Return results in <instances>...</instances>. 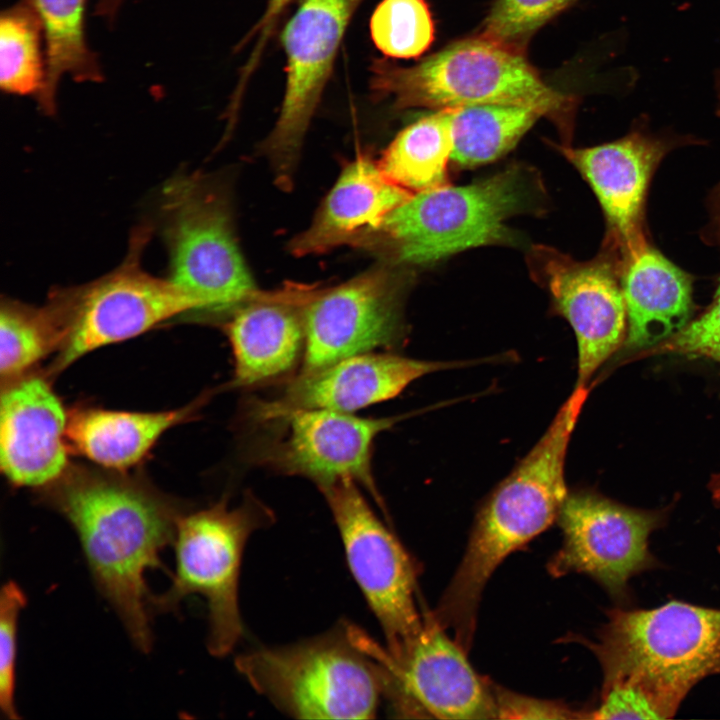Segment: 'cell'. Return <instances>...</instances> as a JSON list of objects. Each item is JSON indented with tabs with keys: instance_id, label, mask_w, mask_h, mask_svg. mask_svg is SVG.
Here are the masks:
<instances>
[{
	"instance_id": "6da1fadb",
	"label": "cell",
	"mask_w": 720,
	"mask_h": 720,
	"mask_svg": "<svg viewBox=\"0 0 720 720\" xmlns=\"http://www.w3.org/2000/svg\"><path fill=\"white\" fill-rule=\"evenodd\" d=\"M51 504L74 529L97 590L120 618L130 640L153 645L151 569L173 544L182 515L155 493L125 481L78 476L63 483Z\"/></svg>"
},
{
	"instance_id": "7a4b0ae2",
	"label": "cell",
	"mask_w": 720,
	"mask_h": 720,
	"mask_svg": "<svg viewBox=\"0 0 720 720\" xmlns=\"http://www.w3.org/2000/svg\"><path fill=\"white\" fill-rule=\"evenodd\" d=\"M587 395V387H575L539 441L480 509L464 556L435 610L445 625L474 630L492 573L557 520L569 494L564 476L568 444Z\"/></svg>"
},
{
	"instance_id": "3957f363",
	"label": "cell",
	"mask_w": 720,
	"mask_h": 720,
	"mask_svg": "<svg viewBox=\"0 0 720 720\" xmlns=\"http://www.w3.org/2000/svg\"><path fill=\"white\" fill-rule=\"evenodd\" d=\"M370 89L397 108H458L480 104L528 106L562 122L570 106L540 78L522 50L486 36L463 39L422 59L398 66L374 59Z\"/></svg>"
},
{
	"instance_id": "277c9868",
	"label": "cell",
	"mask_w": 720,
	"mask_h": 720,
	"mask_svg": "<svg viewBox=\"0 0 720 720\" xmlns=\"http://www.w3.org/2000/svg\"><path fill=\"white\" fill-rule=\"evenodd\" d=\"M607 615L598 641L590 644L603 683H641L679 709L698 682L720 674V609L671 600Z\"/></svg>"
},
{
	"instance_id": "5b68a950",
	"label": "cell",
	"mask_w": 720,
	"mask_h": 720,
	"mask_svg": "<svg viewBox=\"0 0 720 720\" xmlns=\"http://www.w3.org/2000/svg\"><path fill=\"white\" fill-rule=\"evenodd\" d=\"M236 667L257 692L302 719L373 718L387 688L384 666L352 628L240 655Z\"/></svg>"
},
{
	"instance_id": "8992f818",
	"label": "cell",
	"mask_w": 720,
	"mask_h": 720,
	"mask_svg": "<svg viewBox=\"0 0 720 720\" xmlns=\"http://www.w3.org/2000/svg\"><path fill=\"white\" fill-rule=\"evenodd\" d=\"M535 188L528 170L517 167L470 185L415 193L363 247H380L397 262L426 264L496 243L508 234L506 221L530 207Z\"/></svg>"
},
{
	"instance_id": "52a82bcc",
	"label": "cell",
	"mask_w": 720,
	"mask_h": 720,
	"mask_svg": "<svg viewBox=\"0 0 720 720\" xmlns=\"http://www.w3.org/2000/svg\"><path fill=\"white\" fill-rule=\"evenodd\" d=\"M161 215L169 279L197 311H234L261 292L237 245L226 195L208 177L183 173L170 179Z\"/></svg>"
},
{
	"instance_id": "ba28073f",
	"label": "cell",
	"mask_w": 720,
	"mask_h": 720,
	"mask_svg": "<svg viewBox=\"0 0 720 720\" xmlns=\"http://www.w3.org/2000/svg\"><path fill=\"white\" fill-rule=\"evenodd\" d=\"M272 520L271 511L251 496L233 509L221 502L181 516L173 542L175 572L168 589L153 595V613L176 611L186 597L201 595L208 607V650L227 655L243 633L238 606L243 550L249 536Z\"/></svg>"
},
{
	"instance_id": "9c48e42d",
	"label": "cell",
	"mask_w": 720,
	"mask_h": 720,
	"mask_svg": "<svg viewBox=\"0 0 720 720\" xmlns=\"http://www.w3.org/2000/svg\"><path fill=\"white\" fill-rule=\"evenodd\" d=\"M149 229H137L125 260L113 271L77 287L57 289L46 305L62 333L58 370L110 344L136 337L196 304L169 278L144 270L140 256Z\"/></svg>"
},
{
	"instance_id": "30bf717a",
	"label": "cell",
	"mask_w": 720,
	"mask_h": 720,
	"mask_svg": "<svg viewBox=\"0 0 720 720\" xmlns=\"http://www.w3.org/2000/svg\"><path fill=\"white\" fill-rule=\"evenodd\" d=\"M340 532L349 568L378 619L388 655L398 658L423 625L415 603V568L350 479L320 488Z\"/></svg>"
},
{
	"instance_id": "8fae6325",
	"label": "cell",
	"mask_w": 720,
	"mask_h": 720,
	"mask_svg": "<svg viewBox=\"0 0 720 720\" xmlns=\"http://www.w3.org/2000/svg\"><path fill=\"white\" fill-rule=\"evenodd\" d=\"M363 0H301L286 23L281 43L286 85L277 121L262 144L284 190L292 177L304 136L332 73L346 29Z\"/></svg>"
},
{
	"instance_id": "7c38bea8",
	"label": "cell",
	"mask_w": 720,
	"mask_h": 720,
	"mask_svg": "<svg viewBox=\"0 0 720 720\" xmlns=\"http://www.w3.org/2000/svg\"><path fill=\"white\" fill-rule=\"evenodd\" d=\"M557 520L563 542L549 564L553 576L588 575L623 600L634 576L659 565L649 538L664 525L663 511L637 509L580 491L568 494Z\"/></svg>"
},
{
	"instance_id": "4fadbf2b",
	"label": "cell",
	"mask_w": 720,
	"mask_h": 720,
	"mask_svg": "<svg viewBox=\"0 0 720 720\" xmlns=\"http://www.w3.org/2000/svg\"><path fill=\"white\" fill-rule=\"evenodd\" d=\"M305 347L300 373L356 354L390 349L403 339L398 289L374 267L331 288H316L303 309Z\"/></svg>"
},
{
	"instance_id": "5bb4252c",
	"label": "cell",
	"mask_w": 720,
	"mask_h": 720,
	"mask_svg": "<svg viewBox=\"0 0 720 720\" xmlns=\"http://www.w3.org/2000/svg\"><path fill=\"white\" fill-rule=\"evenodd\" d=\"M399 417H358L326 409H295L273 421L281 434L259 454L274 471L305 477L320 488L350 479L382 505L372 473L374 441Z\"/></svg>"
},
{
	"instance_id": "9a60e30c",
	"label": "cell",
	"mask_w": 720,
	"mask_h": 720,
	"mask_svg": "<svg viewBox=\"0 0 720 720\" xmlns=\"http://www.w3.org/2000/svg\"><path fill=\"white\" fill-rule=\"evenodd\" d=\"M433 615L398 658L378 649L387 673L386 693L441 719L497 718L495 694ZM407 704V707H408Z\"/></svg>"
},
{
	"instance_id": "2e32d148",
	"label": "cell",
	"mask_w": 720,
	"mask_h": 720,
	"mask_svg": "<svg viewBox=\"0 0 720 720\" xmlns=\"http://www.w3.org/2000/svg\"><path fill=\"white\" fill-rule=\"evenodd\" d=\"M534 256L556 308L577 339L576 387H587L591 376L625 338L628 323L620 274L604 259L578 262L545 247L537 249Z\"/></svg>"
},
{
	"instance_id": "e0dca14e",
	"label": "cell",
	"mask_w": 720,
	"mask_h": 720,
	"mask_svg": "<svg viewBox=\"0 0 720 720\" xmlns=\"http://www.w3.org/2000/svg\"><path fill=\"white\" fill-rule=\"evenodd\" d=\"M462 365L464 363L418 360L391 353L356 354L316 371L300 373L279 397L256 401L253 416L273 421L295 409L352 413L396 397L424 375Z\"/></svg>"
},
{
	"instance_id": "ac0fdd59",
	"label": "cell",
	"mask_w": 720,
	"mask_h": 720,
	"mask_svg": "<svg viewBox=\"0 0 720 720\" xmlns=\"http://www.w3.org/2000/svg\"><path fill=\"white\" fill-rule=\"evenodd\" d=\"M673 143L643 128L613 142L588 148H563L568 160L593 189L606 216L612 245L621 257L647 243L644 209L651 179Z\"/></svg>"
},
{
	"instance_id": "d6986e66",
	"label": "cell",
	"mask_w": 720,
	"mask_h": 720,
	"mask_svg": "<svg viewBox=\"0 0 720 720\" xmlns=\"http://www.w3.org/2000/svg\"><path fill=\"white\" fill-rule=\"evenodd\" d=\"M67 421L42 378L19 380L2 392L0 463L11 483L39 487L61 476L67 464Z\"/></svg>"
},
{
	"instance_id": "ffe728a7",
	"label": "cell",
	"mask_w": 720,
	"mask_h": 720,
	"mask_svg": "<svg viewBox=\"0 0 720 720\" xmlns=\"http://www.w3.org/2000/svg\"><path fill=\"white\" fill-rule=\"evenodd\" d=\"M317 287L287 284L261 291L233 311L226 333L234 384L252 386L291 372L303 358V309Z\"/></svg>"
},
{
	"instance_id": "44dd1931",
	"label": "cell",
	"mask_w": 720,
	"mask_h": 720,
	"mask_svg": "<svg viewBox=\"0 0 720 720\" xmlns=\"http://www.w3.org/2000/svg\"><path fill=\"white\" fill-rule=\"evenodd\" d=\"M412 195L390 180L369 155H358L344 167L310 226L290 241L289 251L299 257L342 245L363 246Z\"/></svg>"
},
{
	"instance_id": "7402d4cb",
	"label": "cell",
	"mask_w": 720,
	"mask_h": 720,
	"mask_svg": "<svg viewBox=\"0 0 720 720\" xmlns=\"http://www.w3.org/2000/svg\"><path fill=\"white\" fill-rule=\"evenodd\" d=\"M620 282L627 311L628 347L658 345L689 322L691 278L650 243L621 259Z\"/></svg>"
},
{
	"instance_id": "603a6c76",
	"label": "cell",
	"mask_w": 720,
	"mask_h": 720,
	"mask_svg": "<svg viewBox=\"0 0 720 720\" xmlns=\"http://www.w3.org/2000/svg\"><path fill=\"white\" fill-rule=\"evenodd\" d=\"M192 411L193 407L161 412L80 409L68 418L66 438L77 453L94 463L126 469L138 463L165 431Z\"/></svg>"
},
{
	"instance_id": "cb8c5ba5",
	"label": "cell",
	"mask_w": 720,
	"mask_h": 720,
	"mask_svg": "<svg viewBox=\"0 0 720 720\" xmlns=\"http://www.w3.org/2000/svg\"><path fill=\"white\" fill-rule=\"evenodd\" d=\"M36 11L45 37V79L36 96L39 109L55 114L57 89L68 74L77 82L103 80L97 56L87 45L84 30L86 0H28Z\"/></svg>"
},
{
	"instance_id": "d4e9b609",
	"label": "cell",
	"mask_w": 720,
	"mask_h": 720,
	"mask_svg": "<svg viewBox=\"0 0 720 720\" xmlns=\"http://www.w3.org/2000/svg\"><path fill=\"white\" fill-rule=\"evenodd\" d=\"M451 154V121L446 108L405 127L377 162L390 180L415 194L446 185Z\"/></svg>"
},
{
	"instance_id": "484cf974",
	"label": "cell",
	"mask_w": 720,
	"mask_h": 720,
	"mask_svg": "<svg viewBox=\"0 0 720 720\" xmlns=\"http://www.w3.org/2000/svg\"><path fill=\"white\" fill-rule=\"evenodd\" d=\"M451 121V160L462 167L491 162L510 150L543 116L532 107L480 104L448 108Z\"/></svg>"
},
{
	"instance_id": "4316f807",
	"label": "cell",
	"mask_w": 720,
	"mask_h": 720,
	"mask_svg": "<svg viewBox=\"0 0 720 720\" xmlns=\"http://www.w3.org/2000/svg\"><path fill=\"white\" fill-rule=\"evenodd\" d=\"M40 19L22 0L0 17V86L9 94L37 96L45 79Z\"/></svg>"
},
{
	"instance_id": "83f0119b",
	"label": "cell",
	"mask_w": 720,
	"mask_h": 720,
	"mask_svg": "<svg viewBox=\"0 0 720 720\" xmlns=\"http://www.w3.org/2000/svg\"><path fill=\"white\" fill-rule=\"evenodd\" d=\"M0 372L13 378L62 342L60 328L45 306L36 309L7 299L0 312Z\"/></svg>"
},
{
	"instance_id": "f1b7e54d",
	"label": "cell",
	"mask_w": 720,
	"mask_h": 720,
	"mask_svg": "<svg viewBox=\"0 0 720 720\" xmlns=\"http://www.w3.org/2000/svg\"><path fill=\"white\" fill-rule=\"evenodd\" d=\"M434 22L425 0H382L370 19V34L385 56L413 59L434 40Z\"/></svg>"
},
{
	"instance_id": "f546056e",
	"label": "cell",
	"mask_w": 720,
	"mask_h": 720,
	"mask_svg": "<svg viewBox=\"0 0 720 720\" xmlns=\"http://www.w3.org/2000/svg\"><path fill=\"white\" fill-rule=\"evenodd\" d=\"M576 0H495L481 35L523 50L529 38Z\"/></svg>"
},
{
	"instance_id": "4dcf8cb0",
	"label": "cell",
	"mask_w": 720,
	"mask_h": 720,
	"mask_svg": "<svg viewBox=\"0 0 720 720\" xmlns=\"http://www.w3.org/2000/svg\"><path fill=\"white\" fill-rule=\"evenodd\" d=\"M678 711L641 683L618 679L603 683L598 704L582 713L586 719H668Z\"/></svg>"
},
{
	"instance_id": "1f68e13d",
	"label": "cell",
	"mask_w": 720,
	"mask_h": 720,
	"mask_svg": "<svg viewBox=\"0 0 720 720\" xmlns=\"http://www.w3.org/2000/svg\"><path fill=\"white\" fill-rule=\"evenodd\" d=\"M26 604L21 587L13 581L0 592V708L10 720L19 719L15 703L18 620Z\"/></svg>"
},
{
	"instance_id": "d6a6232c",
	"label": "cell",
	"mask_w": 720,
	"mask_h": 720,
	"mask_svg": "<svg viewBox=\"0 0 720 720\" xmlns=\"http://www.w3.org/2000/svg\"><path fill=\"white\" fill-rule=\"evenodd\" d=\"M654 352L707 357L720 362V278L710 306Z\"/></svg>"
},
{
	"instance_id": "836d02e7",
	"label": "cell",
	"mask_w": 720,
	"mask_h": 720,
	"mask_svg": "<svg viewBox=\"0 0 720 720\" xmlns=\"http://www.w3.org/2000/svg\"><path fill=\"white\" fill-rule=\"evenodd\" d=\"M497 718L505 719H567L579 718V712L563 705L494 690Z\"/></svg>"
},
{
	"instance_id": "e575fe53",
	"label": "cell",
	"mask_w": 720,
	"mask_h": 720,
	"mask_svg": "<svg viewBox=\"0 0 720 720\" xmlns=\"http://www.w3.org/2000/svg\"><path fill=\"white\" fill-rule=\"evenodd\" d=\"M291 1L292 0H267L264 14L246 34L240 44L244 46L256 38V45L252 53L260 56L268 38L275 29L279 17Z\"/></svg>"
},
{
	"instance_id": "d590c367",
	"label": "cell",
	"mask_w": 720,
	"mask_h": 720,
	"mask_svg": "<svg viewBox=\"0 0 720 720\" xmlns=\"http://www.w3.org/2000/svg\"><path fill=\"white\" fill-rule=\"evenodd\" d=\"M718 109L720 116V74L717 78ZM710 221L704 228L703 239L711 245H720V183L713 189L709 198Z\"/></svg>"
},
{
	"instance_id": "8d00e7d4",
	"label": "cell",
	"mask_w": 720,
	"mask_h": 720,
	"mask_svg": "<svg viewBox=\"0 0 720 720\" xmlns=\"http://www.w3.org/2000/svg\"><path fill=\"white\" fill-rule=\"evenodd\" d=\"M124 1L125 0H98L95 7V14L112 23Z\"/></svg>"
},
{
	"instance_id": "74e56055",
	"label": "cell",
	"mask_w": 720,
	"mask_h": 720,
	"mask_svg": "<svg viewBox=\"0 0 720 720\" xmlns=\"http://www.w3.org/2000/svg\"><path fill=\"white\" fill-rule=\"evenodd\" d=\"M709 489L716 504L720 505V473L712 477Z\"/></svg>"
},
{
	"instance_id": "f35d334b",
	"label": "cell",
	"mask_w": 720,
	"mask_h": 720,
	"mask_svg": "<svg viewBox=\"0 0 720 720\" xmlns=\"http://www.w3.org/2000/svg\"><path fill=\"white\" fill-rule=\"evenodd\" d=\"M718 551H719V553H720V544H719V546H718Z\"/></svg>"
}]
</instances>
